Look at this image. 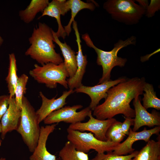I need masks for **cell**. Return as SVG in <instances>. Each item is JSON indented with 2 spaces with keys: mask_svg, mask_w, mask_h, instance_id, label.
I'll use <instances>...</instances> for the list:
<instances>
[{
  "mask_svg": "<svg viewBox=\"0 0 160 160\" xmlns=\"http://www.w3.org/2000/svg\"><path fill=\"white\" fill-rule=\"evenodd\" d=\"M144 77L127 79L111 88L107 92L105 101L97 105L93 115L100 120L110 119L118 114L124 117L134 118L135 113L130 105L131 101L143 94L146 83Z\"/></svg>",
  "mask_w": 160,
  "mask_h": 160,
  "instance_id": "obj_1",
  "label": "cell"
},
{
  "mask_svg": "<svg viewBox=\"0 0 160 160\" xmlns=\"http://www.w3.org/2000/svg\"><path fill=\"white\" fill-rule=\"evenodd\" d=\"M52 30L45 23L39 22L28 39L30 46L25 55L41 65L49 63L59 64L63 62L60 54L55 49Z\"/></svg>",
  "mask_w": 160,
  "mask_h": 160,
  "instance_id": "obj_2",
  "label": "cell"
},
{
  "mask_svg": "<svg viewBox=\"0 0 160 160\" xmlns=\"http://www.w3.org/2000/svg\"><path fill=\"white\" fill-rule=\"evenodd\" d=\"M82 38L89 47L93 48L97 55V64L101 66L103 68V74L97 84L110 80L111 73L113 68L116 66L121 67L125 65L127 60L125 58L119 57L117 54L122 48L130 45H135L136 43V37L132 36L125 40L120 39L114 44L113 49L109 51L101 50L94 44L89 36L87 33L82 35Z\"/></svg>",
  "mask_w": 160,
  "mask_h": 160,
  "instance_id": "obj_3",
  "label": "cell"
},
{
  "mask_svg": "<svg viewBox=\"0 0 160 160\" xmlns=\"http://www.w3.org/2000/svg\"><path fill=\"white\" fill-rule=\"evenodd\" d=\"M39 124L36 111L24 96L20 120L16 131L31 152H33L37 144L41 130Z\"/></svg>",
  "mask_w": 160,
  "mask_h": 160,
  "instance_id": "obj_4",
  "label": "cell"
},
{
  "mask_svg": "<svg viewBox=\"0 0 160 160\" xmlns=\"http://www.w3.org/2000/svg\"><path fill=\"white\" fill-rule=\"evenodd\" d=\"M103 7L113 19L127 25L137 23L146 10L132 0H108Z\"/></svg>",
  "mask_w": 160,
  "mask_h": 160,
  "instance_id": "obj_5",
  "label": "cell"
},
{
  "mask_svg": "<svg viewBox=\"0 0 160 160\" xmlns=\"http://www.w3.org/2000/svg\"><path fill=\"white\" fill-rule=\"evenodd\" d=\"M29 72L30 75L39 83L50 89L56 88L58 84L68 88L67 78L69 75L64 62L59 64L49 63L41 66L37 64Z\"/></svg>",
  "mask_w": 160,
  "mask_h": 160,
  "instance_id": "obj_6",
  "label": "cell"
},
{
  "mask_svg": "<svg viewBox=\"0 0 160 160\" xmlns=\"http://www.w3.org/2000/svg\"><path fill=\"white\" fill-rule=\"evenodd\" d=\"M67 130L68 141L74 145L77 150L85 153L91 149L95 150L97 153L112 152L119 143L99 140L91 132H82L68 128Z\"/></svg>",
  "mask_w": 160,
  "mask_h": 160,
  "instance_id": "obj_7",
  "label": "cell"
},
{
  "mask_svg": "<svg viewBox=\"0 0 160 160\" xmlns=\"http://www.w3.org/2000/svg\"><path fill=\"white\" fill-rule=\"evenodd\" d=\"M83 107L81 105L65 106L50 113L44 119V122L45 124H51L60 122L71 124L81 122L92 112L89 106L77 111Z\"/></svg>",
  "mask_w": 160,
  "mask_h": 160,
  "instance_id": "obj_8",
  "label": "cell"
},
{
  "mask_svg": "<svg viewBox=\"0 0 160 160\" xmlns=\"http://www.w3.org/2000/svg\"><path fill=\"white\" fill-rule=\"evenodd\" d=\"M88 117L89 119L86 122H79L70 124L68 128L83 132L90 131L93 133L94 136L97 139L104 141H108L105 134L110 127L117 120L112 118L105 120H100L94 118L91 113Z\"/></svg>",
  "mask_w": 160,
  "mask_h": 160,
  "instance_id": "obj_9",
  "label": "cell"
},
{
  "mask_svg": "<svg viewBox=\"0 0 160 160\" xmlns=\"http://www.w3.org/2000/svg\"><path fill=\"white\" fill-rule=\"evenodd\" d=\"M126 79V77H120L114 80H111L92 87L82 85L75 89L74 91L76 93H85L89 96L91 102L89 107L92 111H93L98 105L100 100L106 98L107 92L111 88L125 81Z\"/></svg>",
  "mask_w": 160,
  "mask_h": 160,
  "instance_id": "obj_10",
  "label": "cell"
},
{
  "mask_svg": "<svg viewBox=\"0 0 160 160\" xmlns=\"http://www.w3.org/2000/svg\"><path fill=\"white\" fill-rule=\"evenodd\" d=\"M160 126H156L148 130L145 127L143 131L139 132L133 131L130 128L127 138L123 142L119 143L112 153L118 155L131 154L135 151V149L132 147L135 142L139 140H143L145 142H147L153 135H160Z\"/></svg>",
  "mask_w": 160,
  "mask_h": 160,
  "instance_id": "obj_11",
  "label": "cell"
},
{
  "mask_svg": "<svg viewBox=\"0 0 160 160\" xmlns=\"http://www.w3.org/2000/svg\"><path fill=\"white\" fill-rule=\"evenodd\" d=\"M140 99L139 97L133 101L135 116L132 131L136 132L143 126L149 127L160 126L159 113L155 110H153L151 113H149L142 105Z\"/></svg>",
  "mask_w": 160,
  "mask_h": 160,
  "instance_id": "obj_12",
  "label": "cell"
},
{
  "mask_svg": "<svg viewBox=\"0 0 160 160\" xmlns=\"http://www.w3.org/2000/svg\"><path fill=\"white\" fill-rule=\"evenodd\" d=\"M73 89H69L63 92L62 95L59 97L55 98V97L49 99L47 98L41 92L39 95L41 100V105L40 108L36 111L38 122L39 124L52 112L63 107L67 103V97L74 92Z\"/></svg>",
  "mask_w": 160,
  "mask_h": 160,
  "instance_id": "obj_13",
  "label": "cell"
},
{
  "mask_svg": "<svg viewBox=\"0 0 160 160\" xmlns=\"http://www.w3.org/2000/svg\"><path fill=\"white\" fill-rule=\"evenodd\" d=\"M57 124H53L41 127L37 144L29 157L30 160H56V157L47 150L46 145L49 135L54 131Z\"/></svg>",
  "mask_w": 160,
  "mask_h": 160,
  "instance_id": "obj_14",
  "label": "cell"
},
{
  "mask_svg": "<svg viewBox=\"0 0 160 160\" xmlns=\"http://www.w3.org/2000/svg\"><path fill=\"white\" fill-rule=\"evenodd\" d=\"M70 10L67 1L53 0L49 2L38 19L46 15L55 18L58 25L57 31L55 32L58 38L61 37L64 39L67 34L61 24L60 16L61 15L64 16Z\"/></svg>",
  "mask_w": 160,
  "mask_h": 160,
  "instance_id": "obj_15",
  "label": "cell"
},
{
  "mask_svg": "<svg viewBox=\"0 0 160 160\" xmlns=\"http://www.w3.org/2000/svg\"><path fill=\"white\" fill-rule=\"evenodd\" d=\"M21 115V110L17 108L15 96L10 98L8 108L1 120V137L2 139L4 138L8 132L17 130Z\"/></svg>",
  "mask_w": 160,
  "mask_h": 160,
  "instance_id": "obj_16",
  "label": "cell"
},
{
  "mask_svg": "<svg viewBox=\"0 0 160 160\" xmlns=\"http://www.w3.org/2000/svg\"><path fill=\"white\" fill-rule=\"evenodd\" d=\"M76 37V41L78 47V51L76 55L77 68L74 76L67 79L68 87L70 89H73L82 86L81 82L86 71L87 63V56L83 55L81 45V40L77 28L74 29Z\"/></svg>",
  "mask_w": 160,
  "mask_h": 160,
  "instance_id": "obj_17",
  "label": "cell"
},
{
  "mask_svg": "<svg viewBox=\"0 0 160 160\" xmlns=\"http://www.w3.org/2000/svg\"><path fill=\"white\" fill-rule=\"evenodd\" d=\"M52 32L53 41L59 47L64 58L63 62L69 75V78H72L76 71L77 65L76 53L65 42L60 41L57 36L55 32L53 30Z\"/></svg>",
  "mask_w": 160,
  "mask_h": 160,
  "instance_id": "obj_18",
  "label": "cell"
},
{
  "mask_svg": "<svg viewBox=\"0 0 160 160\" xmlns=\"http://www.w3.org/2000/svg\"><path fill=\"white\" fill-rule=\"evenodd\" d=\"M48 0H32L25 9L20 11L21 20L26 23L32 21L37 14L42 12L49 3Z\"/></svg>",
  "mask_w": 160,
  "mask_h": 160,
  "instance_id": "obj_19",
  "label": "cell"
},
{
  "mask_svg": "<svg viewBox=\"0 0 160 160\" xmlns=\"http://www.w3.org/2000/svg\"><path fill=\"white\" fill-rule=\"evenodd\" d=\"M151 140L139 151L135 160H160V140Z\"/></svg>",
  "mask_w": 160,
  "mask_h": 160,
  "instance_id": "obj_20",
  "label": "cell"
},
{
  "mask_svg": "<svg viewBox=\"0 0 160 160\" xmlns=\"http://www.w3.org/2000/svg\"><path fill=\"white\" fill-rule=\"evenodd\" d=\"M67 2L68 8L71 11V17L68 25L64 28L67 36H68L71 32V24L78 12L85 9L94 11L97 5L94 2H85L81 0H68L67 1Z\"/></svg>",
  "mask_w": 160,
  "mask_h": 160,
  "instance_id": "obj_21",
  "label": "cell"
},
{
  "mask_svg": "<svg viewBox=\"0 0 160 160\" xmlns=\"http://www.w3.org/2000/svg\"><path fill=\"white\" fill-rule=\"evenodd\" d=\"M9 66L8 73L5 79L10 98L15 96V87L18 77L17 76L16 60L15 54L9 55Z\"/></svg>",
  "mask_w": 160,
  "mask_h": 160,
  "instance_id": "obj_22",
  "label": "cell"
},
{
  "mask_svg": "<svg viewBox=\"0 0 160 160\" xmlns=\"http://www.w3.org/2000/svg\"><path fill=\"white\" fill-rule=\"evenodd\" d=\"M58 155L62 160H89L87 154L77 150L68 141L60 151Z\"/></svg>",
  "mask_w": 160,
  "mask_h": 160,
  "instance_id": "obj_23",
  "label": "cell"
},
{
  "mask_svg": "<svg viewBox=\"0 0 160 160\" xmlns=\"http://www.w3.org/2000/svg\"><path fill=\"white\" fill-rule=\"evenodd\" d=\"M143 97L142 99L143 106L147 110L153 108L158 110L160 109V99L158 98L154 91L152 84L146 82L143 88Z\"/></svg>",
  "mask_w": 160,
  "mask_h": 160,
  "instance_id": "obj_24",
  "label": "cell"
},
{
  "mask_svg": "<svg viewBox=\"0 0 160 160\" xmlns=\"http://www.w3.org/2000/svg\"><path fill=\"white\" fill-rule=\"evenodd\" d=\"M28 79V76L25 74L18 77L15 87V98L18 109H21L23 98L26 92V86Z\"/></svg>",
  "mask_w": 160,
  "mask_h": 160,
  "instance_id": "obj_25",
  "label": "cell"
},
{
  "mask_svg": "<svg viewBox=\"0 0 160 160\" xmlns=\"http://www.w3.org/2000/svg\"><path fill=\"white\" fill-rule=\"evenodd\" d=\"M138 151H134L131 154L126 155H118L114 154L112 152L97 153L95 156L90 160H131L136 156Z\"/></svg>",
  "mask_w": 160,
  "mask_h": 160,
  "instance_id": "obj_26",
  "label": "cell"
},
{
  "mask_svg": "<svg viewBox=\"0 0 160 160\" xmlns=\"http://www.w3.org/2000/svg\"><path fill=\"white\" fill-rule=\"evenodd\" d=\"M122 122L117 121L108 128L105 134L108 140L112 141L113 139L119 134L122 133L121 130Z\"/></svg>",
  "mask_w": 160,
  "mask_h": 160,
  "instance_id": "obj_27",
  "label": "cell"
},
{
  "mask_svg": "<svg viewBox=\"0 0 160 160\" xmlns=\"http://www.w3.org/2000/svg\"><path fill=\"white\" fill-rule=\"evenodd\" d=\"M160 9V1L151 0L150 3L146 9L145 15L148 18H151L155 15L156 12Z\"/></svg>",
  "mask_w": 160,
  "mask_h": 160,
  "instance_id": "obj_28",
  "label": "cell"
},
{
  "mask_svg": "<svg viewBox=\"0 0 160 160\" xmlns=\"http://www.w3.org/2000/svg\"><path fill=\"white\" fill-rule=\"evenodd\" d=\"M9 99V95L0 96V120L8 108Z\"/></svg>",
  "mask_w": 160,
  "mask_h": 160,
  "instance_id": "obj_29",
  "label": "cell"
},
{
  "mask_svg": "<svg viewBox=\"0 0 160 160\" xmlns=\"http://www.w3.org/2000/svg\"><path fill=\"white\" fill-rule=\"evenodd\" d=\"M125 119L122 123L121 130L122 133L124 135H128L130 127L134 124V119L130 117H124Z\"/></svg>",
  "mask_w": 160,
  "mask_h": 160,
  "instance_id": "obj_30",
  "label": "cell"
},
{
  "mask_svg": "<svg viewBox=\"0 0 160 160\" xmlns=\"http://www.w3.org/2000/svg\"><path fill=\"white\" fill-rule=\"evenodd\" d=\"M125 136L126 135L122 133H120L113 139L112 142L116 143H120L123 140Z\"/></svg>",
  "mask_w": 160,
  "mask_h": 160,
  "instance_id": "obj_31",
  "label": "cell"
},
{
  "mask_svg": "<svg viewBox=\"0 0 160 160\" xmlns=\"http://www.w3.org/2000/svg\"><path fill=\"white\" fill-rule=\"evenodd\" d=\"M139 4L140 6L144 8L145 10L149 5L148 0H136Z\"/></svg>",
  "mask_w": 160,
  "mask_h": 160,
  "instance_id": "obj_32",
  "label": "cell"
},
{
  "mask_svg": "<svg viewBox=\"0 0 160 160\" xmlns=\"http://www.w3.org/2000/svg\"><path fill=\"white\" fill-rule=\"evenodd\" d=\"M4 41L3 39H2V37L0 35V47L1 46L3 42Z\"/></svg>",
  "mask_w": 160,
  "mask_h": 160,
  "instance_id": "obj_33",
  "label": "cell"
},
{
  "mask_svg": "<svg viewBox=\"0 0 160 160\" xmlns=\"http://www.w3.org/2000/svg\"><path fill=\"white\" fill-rule=\"evenodd\" d=\"M0 160H7V159L5 158L2 157L0 158Z\"/></svg>",
  "mask_w": 160,
  "mask_h": 160,
  "instance_id": "obj_34",
  "label": "cell"
},
{
  "mask_svg": "<svg viewBox=\"0 0 160 160\" xmlns=\"http://www.w3.org/2000/svg\"><path fill=\"white\" fill-rule=\"evenodd\" d=\"M1 122H0V133L1 132Z\"/></svg>",
  "mask_w": 160,
  "mask_h": 160,
  "instance_id": "obj_35",
  "label": "cell"
},
{
  "mask_svg": "<svg viewBox=\"0 0 160 160\" xmlns=\"http://www.w3.org/2000/svg\"><path fill=\"white\" fill-rule=\"evenodd\" d=\"M1 142H2V140H1V138L0 137V146L1 145Z\"/></svg>",
  "mask_w": 160,
  "mask_h": 160,
  "instance_id": "obj_36",
  "label": "cell"
}]
</instances>
